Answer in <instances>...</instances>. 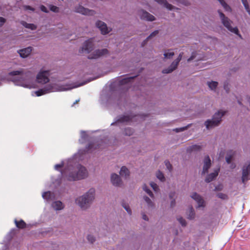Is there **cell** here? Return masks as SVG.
Returning a JSON list of instances; mask_svg holds the SVG:
<instances>
[{
    "label": "cell",
    "mask_w": 250,
    "mask_h": 250,
    "mask_svg": "<svg viewBox=\"0 0 250 250\" xmlns=\"http://www.w3.org/2000/svg\"><path fill=\"white\" fill-rule=\"evenodd\" d=\"M224 87H225V89L226 90V91L229 92V91H230V88L228 87V84H225Z\"/></svg>",
    "instance_id": "9f6ffc18"
},
{
    "label": "cell",
    "mask_w": 250,
    "mask_h": 250,
    "mask_svg": "<svg viewBox=\"0 0 250 250\" xmlns=\"http://www.w3.org/2000/svg\"><path fill=\"white\" fill-rule=\"evenodd\" d=\"M21 73H22V71H15L11 72V73H10V74L12 76H17V75H19L21 74Z\"/></svg>",
    "instance_id": "681fc988"
},
{
    "label": "cell",
    "mask_w": 250,
    "mask_h": 250,
    "mask_svg": "<svg viewBox=\"0 0 250 250\" xmlns=\"http://www.w3.org/2000/svg\"><path fill=\"white\" fill-rule=\"evenodd\" d=\"M21 24L25 28L28 29H29L31 30H35L37 29V26L36 25H34L33 24L28 23L24 21H21Z\"/></svg>",
    "instance_id": "484cf974"
},
{
    "label": "cell",
    "mask_w": 250,
    "mask_h": 250,
    "mask_svg": "<svg viewBox=\"0 0 250 250\" xmlns=\"http://www.w3.org/2000/svg\"><path fill=\"white\" fill-rule=\"evenodd\" d=\"M234 153L233 152L230 151V152H229L228 153L226 158V160L228 164H230L232 162V161H233V158H234Z\"/></svg>",
    "instance_id": "4dcf8cb0"
},
{
    "label": "cell",
    "mask_w": 250,
    "mask_h": 250,
    "mask_svg": "<svg viewBox=\"0 0 250 250\" xmlns=\"http://www.w3.org/2000/svg\"><path fill=\"white\" fill-rule=\"evenodd\" d=\"M201 149H202L201 146L195 145H193V146H191L189 148H188V149H187V152L189 153H191L193 152L199 151Z\"/></svg>",
    "instance_id": "83f0119b"
},
{
    "label": "cell",
    "mask_w": 250,
    "mask_h": 250,
    "mask_svg": "<svg viewBox=\"0 0 250 250\" xmlns=\"http://www.w3.org/2000/svg\"><path fill=\"white\" fill-rule=\"evenodd\" d=\"M122 206L125 210H126V211L128 212V213L129 214H130V215L132 214V210L131 208H130V205H129V204L127 202L123 200L122 202Z\"/></svg>",
    "instance_id": "f1b7e54d"
},
{
    "label": "cell",
    "mask_w": 250,
    "mask_h": 250,
    "mask_svg": "<svg viewBox=\"0 0 250 250\" xmlns=\"http://www.w3.org/2000/svg\"><path fill=\"white\" fill-rule=\"evenodd\" d=\"M95 190L92 188L83 195L77 198L75 202L82 210L85 211L91 207L95 198Z\"/></svg>",
    "instance_id": "6da1fadb"
},
{
    "label": "cell",
    "mask_w": 250,
    "mask_h": 250,
    "mask_svg": "<svg viewBox=\"0 0 250 250\" xmlns=\"http://www.w3.org/2000/svg\"><path fill=\"white\" fill-rule=\"evenodd\" d=\"M111 182L113 186L117 187L123 188L124 187V183L121 177L116 173H113L110 177Z\"/></svg>",
    "instance_id": "7c38bea8"
},
{
    "label": "cell",
    "mask_w": 250,
    "mask_h": 250,
    "mask_svg": "<svg viewBox=\"0 0 250 250\" xmlns=\"http://www.w3.org/2000/svg\"><path fill=\"white\" fill-rule=\"evenodd\" d=\"M222 122V120H219L214 118H212V119L208 120L205 122V126L208 130H212L214 128L217 127L221 124Z\"/></svg>",
    "instance_id": "8fae6325"
},
{
    "label": "cell",
    "mask_w": 250,
    "mask_h": 250,
    "mask_svg": "<svg viewBox=\"0 0 250 250\" xmlns=\"http://www.w3.org/2000/svg\"><path fill=\"white\" fill-rule=\"evenodd\" d=\"M144 200H145V201L151 206L152 207H154L155 206V205L154 204V203L152 201V200H151L148 196H144Z\"/></svg>",
    "instance_id": "b9f144b4"
},
{
    "label": "cell",
    "mask_w": 250,
    "mask_h": 250,
    "mask_svg": "<svg viewBox=\"0 0 250 250\" xmlns=\"http://www.w3.org/2000/svg\"><path fill=\"white\" fill-rule=\"evenodd\" d=\"M218 83L216 81H211L208 83V85L211 89L215 90L218 86Z\"/></svg>",
    "instance_id": "836d02e7"
},
{
    "label": "cell",
    "mask_w": 250,
    "mask_h": 250,
    "mask_svg": "<svg viewBox=\"0 0 250 250\" xmlns=\"http://www.w3.org/2000/svg\"><path fill=\"white\" fill-rule=\"evenodd\" d=\"M95 26L100 30L101 34L104 36L108 34L112 31V29L109 28L106 23L100 20L96 22Z\"/></svg>",
    "instance_id": "ba28073f"
},
{
    "label": "cell",
    "mask_w": 250,
    "mask_h": 250,
    "mask_svg": "<svg viewBox=\"0 0 250 250\" xmlns=\"http://www.w3.org/2000/svg\"><path fill=\"white\" fill-rule=\"evenodd\" d=\"M174 55V52H167L164 54V58L166 59H169L173 57Z\"/></svg>",
    "instance_id": "ab89813d"
},
{
    "label": "cell",
    "mask_w": 250,
    "mask_h": 250,
    "mask_svg": "<svg viewBox=\"0 0 250 250\" xmlns=\"http://www.w3.org/2000/svg\"><path fill=\"white\" fill-rule=\"evenodd\" d=\"M228 113L227 110H219L215 113L212 118H214L219 120H222V118Z\"/></svg>",
    "instance_id": "d4e9b609"
},
{
    "label": "cell",
    "mask_w": 250,
    "mask_h": 250,
    "mask_svg": "<svg viewBox=\"0 0 250 250\" xmlns=\"http://www.w3.org/2000/svg\"><path fill=\"white\" fill-rule=\"evenodd\" d=\"M156 176L157 178L161 182H165L166 181V178L164 173L160 171H158L156 173Z\"/></svg>",
    "instance_id": "d6a6232c"
},
{
    "label": "cell",
    "mask_w": 250,
    "mask_h": 250,
    "mask_svg": "<svg viewBox=\"0 0 250 250\" xmlns=\"http://www.w3.org/2000/svg\"><path fill=\"white\" fill-rule=\"evenodd\" d=\"M49 72L48 70H42L41 71L37 76V81L42 84H45L49 82Z\"/></svg>",
    "instance_id": "9c48e42d"
},
{
    "label": "cell",
    "mask_w": 250,
    "mask_h": 250,
    "mask_svg": "<svg viewBox=\"0 0 250 250\" xmlns=\"http://www.w3.org/2000/svg\"><path fill=\"white\" fill-rule=\"evenodd\" d=\"M140 18L142 20L147 22H154L156 20L155 16L144 10H140Z\"/></svg>",
    "instance_id": "4fadbf2b"
},
{
    "label": "cell",
    "mask_w": 250,
    "mask_h": 250,
    "mask_svg": "<svg viewBox=\"0 0 250 250\" xmlns=\"http://www.w3.org/2000/svg\"><path fill=\"white\" fill-rule=\"evenodd\" d=\"M174 1L185 7H189L191 5V3L188 0H174Z\"/></svg>",
    "instance_id": "d590c367"
},
{
    "label": "cell",
    "mask_w": 250,
    "mask_h": 250,
    "mask_svg": "<svg viewBox=\"0 0 250 250\" xmlns=\"http://www.w3.org/2000/svg\"><path fill=\"white\" fill-rule=\"evenodd\" d=\"M50 88H48V87H45L43 89H42L38 91H37V92L36 93V94L38 95V96H41L42 95H44L45 94H46L47 92H48V91L49 90Z\"/></svg>",
    "instance_id": "74e56055"
},
{
    "label": "cell",
    "mask_w": 250,
    "mask_h": 250,
    "mask_svg": "<svg viewBox=\"0 0 250 250\" xmlns=\"http://www.w3.org/2000/svg\"><path fill=\"white\" fill-rule=\"evenodd\" d=\"M196 55H197V53H196V52H193L192 53V55L191 56V57L188 59V62H190V61H192L193 60H194V59L195 58V57H196Z\"/></svg>",
    "instance_id": "7dc6e473"
},
{
    "label": "cell",
    "mask_w": 250,
    "mask_h": 250,
    "mask_svg": "<svg viewBox=\"0 0 250 250\" xmlns=\"http://www.w3.org/2000/svg\"><path fill=\"white\" fill-rule=\"evenodd\" d=\"M139 76V75H135V76H133V77H128V78H124V79L121 80L120 81L119 84H120V86H123V85H126V84H127L128 83H130L134 81Z\"/></svg>",
    "instance_id": "cb8c5ba5"
},
{
    "label": "cell",
    "mask_w": 250,
    "mask_h": 250,
    "mask_svg": "<svg viewBox=\"0 0 250 250\" xmlns=\"http://www.w3.org/2000/svg\"><path fill=\"white\" fill-rule=\"evenodd\" d=\"M165 165H166V167L167 168L168 170L170 172H172L173 171V166L171 164L169 160H166L165 162Z\"/></svg>",
    "instance_id": "7bdbcfd3"
},
{
    "label": "cell",
    "mask_w": 250,
    "mask_h": 250,
    "mask_svg": "<svg viewBox=\"0 0 250 250\" xmlns=\"http://www.w3.org/2000/svg\"><path fill=\"white\" fill-rule=\"evenodd\" d=\"M223 186L222 184H220V185H218L217 187H216L215 188V191H216V192H220L223 189Z\"/></svg>",
    "instance_id": "816d5d0a"
},
{
    "label": "cell",
    "mask_w": 250,
    "mask_h": 250,
    "mask_svg": "<svg viewBox=\"0 0 250 250\" xmlns=\"http://www.w3.org/2000/svg\"><path fill=\"white\" fill-rule=\"evenodd\" d=\"M40 9H41V10L43 12H45V13H49V11L47 10V9L46 8V7L45 6H43V5H42V6H41V7H40Z\"/></svg>",
    "instance_id": "f907efd6"
},
{
    "label": "cell",
    "mask_w": 250,
    "mask_h": 250,
    "mask_svg": "<svg viewBox=\"0 0 250 250\" xmlns=\"http://www.w3.org/2000/svg\"><path fill=\"white\" fill-rule=\"evenodd\" d=\"M136 116V115H123L118 119L116 121L112 124V125H122L126 124L129 123H131L133 122L134 118Z\"/></svg>",
    "instance_id": "30bf717a"
},
{
    "label": "cell",
    "mask_w": 250,
    "mask_h": 250,
    "mask_svg": "<svg viewBox=\"0 0 250 250\" xmlns=\"http://www.w3.org/2000/svg\"><path fill=\"white\" fill-rule=\"evenodd\" d=\"M217 197H218L219 198H220L221 199H224V200H226V199H228V195L222 193H220L218 194H217Z\"/></svg>",
    "instance_id": "bcb514c9"
},
{
    "label": "cell",
    "mask_w": 250,
    "mask_h": 250,
    "mask_svg": "<svg viewBox=\"0 0 250 250\" xmlns=\"http://www.w3.org/2000/svg\"><path fill=\"white\" fill-rule=\"evenodd\" d=\"M191 197L194 199L195 201H196L198 203V207H204L206 206V202L204 199L199 194L197 193H193L191 195Z\"/></svg>",
    "instance_id": "2e32d148"
},
{
    "label": "cell",
    "mask_w": 250,
    "mask_h": 250,
    "mask_svg": "<svg viewBox=\"0 0 250 250\" xmlns=\"http://www.w3.org/2000/svg\"><path fill=\"white\" fill-rule=\"evenodd\" d=\"M241 1L243 3V5L245 10H246L247 12L249 13V14L250 15V7L249 6V4L248 0H241Z\"/></svg>",
    "instance_id": "e575fe53"
},
{
    "label": "cell",
    "mask_w": 250,
    "mask_h": 250,
    "mask_svg": "<svg viewBox=\"0 0 250 250\" xmlns=\"http://www.w3.org/2000/svg\"><path fill=\"white\" fill-rule=\"evenodd\" d=\"M219 171H220V168L217 169L215 172H214L213 173L208 175L205 179V181L207 183H210L211 182H212L214 180H215L219 174Z\"/></svg>",
    "instance_id": "ffe728a7"
},
{
    "label": "cell",
    "mask_w": 250,
    "mask_h": 250,
    "mask_svg": "<svg viewBox=\"0 0 250 250\" xmlns=\"http://www.w3.org/2000/svg\"><path fill=\"white\" fill-rule=\"evenodd\" d=\"M195 217V212L194 209L192 207V206H190L189 207V214L188 218L189 219L192 220L194 219Z\"/></svg>",
    "instance_id": "4316f807"
},
{
    "label": "cell",
    "mask_w": 250,
    "mask_h": 250,
    "mask_svg": "<svg viewBox=\"0 0 250 250\" xmlns=\"http://www.w3.org/2000/svg\"><path fill=\"white\" fill-rule=\"evenodd\" d=\"M74 12L85 16H94L96 13L95 10L86 8L81 5H78L75 8Z\"/></svg>",
    "instance_id": "8992f818"
},
{
    "label": "cell",
    "mask_w": 250,
    "mask_h": 250,
    "mask_svg": "<svg viewBox=\"0 0 250 250\" xmlns=\"http://www.w3.org/2000/svg\"><path fill=\"white\" fill-rule=\"evenodd\" d=\"M250 177V162L246 164L243 168L242 181L243 183H246Z\"/></svg>",
    "instance_id": "5bb4252c"
},
{
    "label": "cell",
    "mask_w": 250,
    "mask_h": 250,
    "mask_svg": "<svg viewBox=\"0 0 250 250\" xmlns=\"http://www.w3.org/2000/svg\"><path fill=\"white\" fill-rule=\"evenodd\" d=\"M150 185L152 187V188L154 189V190L156 192H159L160 191V188H159V187L157 185L156 183H154V182H151L150 183Z\"/></svg>",
    "instance_id": "f35d334b"
},
{
    "label": "cell",
    "mask_w": 250,
    "mask_h": 250,
    "mask_svg": "<svg viewBox=\"0 0 250 250\" xmlns=\"http://www.w3.org/2000/svg\"><path fill=\"white\" fill-rule=\"evenodd\" d=\"M61 1H63V0H61Z\"/></svg>",
    "instance_id": "91938a15"
},
{
    "label": "cell",
    "mask_w": 250,
    "mask_h": 250,
    "mask_svg": "<svg viewBox=\"0 0 250 250\" xmlns=\"http://www.w3.org/2000/svg\"><path fill=\"white\" fill-rule=\"evenodd\" d=\"M249 100V102H250V97H249V100Z\"/></svg>",
    "instance_id": "680465c9"
},
{
    "label": "cell",
    "mask_w": 250,
    "mask_h": 250,
    "mask_svg": "<svg viewBox=\"0 0 250 250\" xmlns=\"http://www.w3.org/2000/svg\"><path fill=\"white\" fill-rule=\"evenodd\" d=\"M120 175L121 176L124 178H128L130 175L131 173L129 171V170L125 166H123L121 168L120 171Z\"/></svg>",
    "instance_id": "7402d4cb"
},
{
    "label": "cell",
    "mask_w": 250,
    "mask_h": 250,
    "mask_svg": "<svg viewBox=\"0 0 250 250\" xmlns=\"http://www.w3.org/2000/svg\"><path fill=\"white\" fill-rule=\"evenodd\" d=\"M177 220L179 222V223H180V224L184 227H186V226L187 225V221L186 220L182 217H179L178 218H177Z\"/></svg>",
    "instance_id": "60d3db41"
},
{
    "label": "cell",
    "mask_w": 250,
    "mask_h": 250,
    "mask_svg": "<svg viewBox=\"0 0 250 250\" xmlns=\"http://www.w3.org/2000/svg\"><path fill=\"white\" fill-rule=\"evenodd\" d=\"M160 32V30H155L153 32H152L142 43V44H141V47L144 48L148 44V43L151 41L152 40L153 38H154V37H155Z\"/></svg>",
    "instance_id": "ac0fdd59"
},
{
    "label": "cell",
    "mask_w": 250,
    "mask_h": 250,
    "mask_svg": "<svg viewBox=\"0 0 250 250\" xmlns=\"http://www.w3.org/2000/svg\"><path fill=\"white\" fill-rule=\"evenodd\" d=\"M87 239L88 241L91 244H93L96 241V239H95V237L92 235H88L87 236Z\"/></svg>",
    "instance_id": "f6af8a7d"
},
{
    "label": "cell",
    "mask_w": 250,
    "mask_h": 250,
    "mask_svg": "<svg viewBox=\"0 0 250 250\" xmlns=\"http://www.w3.org/2000/svg\"><path fill=\"white\" fill-rule=\"evenodd\" d=\"M174 194H175V193L174 192H172L170 194V197L171 198H173L174 196Z\"/></svg>",
    "instance_id": "6f0895ef"
},
{
    "label": "cell",
    "mask_w": 250,
    "mask_h": 250,
    "mask_svg": "<svg viewBox=\"0 0 250 250\" xmlns=\"http://www.w3.org/2000/svg\"><path fill=\"white\" fill-rule=\"evenodd\" d=\"M43 198L47 201H50L53 200L55 197V194L52 192L48 191L43 193Z\"/></svg>",
    "instance_id": "44dd1931"
},
{
    "label": "cell",
    "mask_w": 250,
    "mask_h": 250,
    "mask_svg": "<svg viewBox=\"0 0 250 250\" xmlns=\"http://www.w3.org/2000/svg\"><path fill=\"white\" fill-rule=\"evenodd\" d=\"M154 1L168 10H180V9L178 8H177L170 4L167 1V0H154Z\"/></svg>",
    "instance_id": "e0dca14e"
},
{
    "label": "cell",
    "mask_w": 250,
    "mask_h": 250,
    "mask_svg": "<svg viewBox=\"0 0 250 250\" xmlns=\"http://www.w3.org/2000/svg\"><path fill=\"white\" fill-rule=\"evenodd\" d=\"M175 205H176V201H175V199H173V200L172 201V202H171V207L172 208H173L174 207V206H175Z\"/></svg>",
    "instance_id": "11a10c76"
},
{
    "label": "cell",
    "mask_w": 250,
    "mask_h": 250,
    "mask_svg": "<svg viewBox=\"0 0 250 250\" xmlns=\"http://www.w3.org/2000/svg\"><path fill=\"white\" fill-rule=\"evenodd\" d=\"M33 50L34 49L32 47H29L19 49L17 51V52L22 58H26L31 55Z\"/></svg>",
    "instance_id": "9a60e30c"
},
{
    "label": "cell",
    "mask_w": 250,
    "mask_h": 250,
    "mask_svg": "<svg viewBox=\"0 0 250 250\" xmlns=\"http://www.w3.org/2000/svg\"><path fill=\"white\" fill-rule=\"evenodd\" d=\"M218 13L221 19V21L224 26L231 32L236 35L240 38L242 39V37L239 32L238 28L232 27L230 20L226 16V15L221 10H218Z\"/></svg>",
    "instance_id": "3957f363"
},
{
    "label": "cell",
    "mask_w": 250,
    "mask_h": 250,
    "mask_svg": "<svg viewBox=\"0 0 250 250\" xmlns=\"http://www.w3.org/2000/svg\"><path fill=\"white\" fill-rule=\"evenodd\" d=\"M142 218L145 220H146V221H149V218L148 216L145 213H143L142 214Z\"/></svg>",
    "instance_id": "db71d44e"
},
{
    "label": "cell",
    "mask_w": 250,
    "mask_h": 250,
    "mask_svg": "<svg viewBox=\"0 0 250 250\" xmlns=\"http://www.w3.org/2000/svg\"><path fill=\"white\" fill-rule=\"evenodd\" d=\"M52 207L53 209L56 211H61L64 209L65 205L62 202L60 201H56L52 203Z\"/></svg>",
    "instance_id": "603a6c76"
},
{
    "label": "cell",
    "mask_w": 250,
    "mask_h": 250,
    "mask_svg": "<svg viewBox=\"0 0 250 250\" xmlns=\"http://www.w3.org/2000/svg\"><path fill=\"white\" fill-rule=\"evenodd\" d=\"M94 38H91L84 42L79 49V52L82 54H89L95 48Z\"/></svg>",
    "instance_id": "277c9868"
},
{
    "label": "cell",
    "mask_w": 250,
    "mask_h": 250,
    "mask_svg": "<svg viewBox=\"0 0 250 250\" xmlns=\"http://www.w3.org/2000/svg\"><path fill=\"white\" fill-rule=\"evenodd\" d=\"M6 22H7V19L6 18L2 17H0V24H1V25H0V27L2 28Z\"/></svg>",
    "instance_id": "c3c4849f"
},
{
    "label": "cell",
    "mask_w": 250,
    "mask_h": 250,
    "mask_svg": "<svg viewBox=\"0 0 250 250\" xmlns=\"http://www.w3.org/2000/svg\"><path fill=\"white\" fill-rule=\"evenodd\" d=\"M50 8V10L51 11H52V12H55V13H58L60 11V9L58 7L55 6H53V5H51L49 7Z\"/></svg>",
    "instance_id": "ee69618b"
},
{
    "label": "cell",
    "mask_w": 250,
    "mask_h": 250,
    "mask_svg": "<svg viewBox=\"0 0 250 250\" xmlns=\"http://www.w3.org/2000/svg\"><path fill=\"white\" fill-rule=\"evenodd\" d=\"M183 55V53H181L178 57L171 64V65L167 68L164 69L162 71V73L164 74H170L173 73V71L176 70L181 61Z\"/></svg>",
    "instance_id": "5b68a950"
},
{
    "label": "cell",
    "mask_w": 250,
    "mask_h": 250,
    "mask_svg": "<svg viewBox=\"0 0 250 250\" xmlns=\"http://www.w3.org/2000/svg\"><path fill=\"white\" fill-rule=\"evenodd\" d=\"M109 53V51L106 48L99 49L92 52L88 56V58L90 60H95L104 56Z\"/></svg>",
    "instance_id": "52a82bcc"
},
{
    "label": "cell",
    "mask_w": 250,
    "mask_h": 250,
    "mask_svg": "<svg viewBox=\"0 0 250 250\" xmlns=\"http://www.w3.org/2000/svg\"><path fill=\"white\" fill-rule=\"evenodd\" d=\"M192 124H191L188 125H187V126H185L184 127H182V128H176V129H174L173 131L177 133L183 132H185V131L188 130L189 129H190L192 126Z\"/></svg>",
    "instance_id": "f546056e"
},
{
    "label": "cell",
    "mask_w": 250,
    "mask_h": 250,
    "mask_svg": "<svg viewBox=\"0 0 250 250\" xmlns=\"http://www.w3.org/2000/svg\"><path fill=\"white\" fill-rule=\"evenodd\" d=\"M25 8L27 10H30L32 11H34L35 10V9L34 8H33L30 6H25Z\"/></svg>",
    "instance_id": "f5cc1de1"
},
{
    "label": "cell",
    "mask_w": 250,
    "mask_h": 250,
    "mask_svg": "<svg viewBox=\"0 0 250 250\" xmlns=\"http://www.w3.org/2000/svg\"><path fill=\"white\" fill-rule=\"evenodd\" d=\"M143 190L145 191V192L146 193H147L151 197L154 198V194L153 192L151 191V190L148 188V187L145 184L143 186Z\"/></svg>",
    "instance_id": "8d00e7d4"
},
{
    "label": "cell",
    "mask_w": 250,
    "mask_h": 250,
    "mask_svg": "<svg viewBox=\"0 0 250 250\" xmlns=\"http://www.w3.org/2000/svg\"><path fill=\"white\" fill-rule=\"evenodd\" d=\"M89 175L87 169L84 166L79 164L73 169L68 176V179L70 181H75L86 179Z\"/></svg>",
    "instance_id": "7a4b0ae2"
},
{
    "label": "cell",
    "mask_w": 250,
    "mask_h": 250,
    "mask_svg": "<svg viewBox=\"0 0 250 250\" xmlns=\"http://www.w3.org/2000/svg\"><path fill=\"white\" fill-rule=\"evenodd\" d=\"M15 224L17 228L19 229H23L26 227V222L23 220H17L15 221Z\"/></svg>",
    "instance_id": "1f68e13d"
},
{
    "label": "cell",
    "mask_w": 250,
    "mask_h": 250,
    "mask_svg": "<svg viewBox=\"0 0 250 250\" xmlns=\"http://www.w3.org/2000/svg\"><path fill=\"white\" fill-rule=\"evenodd\" d=\"M211 166V160L210 157L207 155L205 157L204 159V165L203 167L202 174H205L207 173Z\"/></svg>",
    "instance_id": "d6986e66"
}]
</instances>
